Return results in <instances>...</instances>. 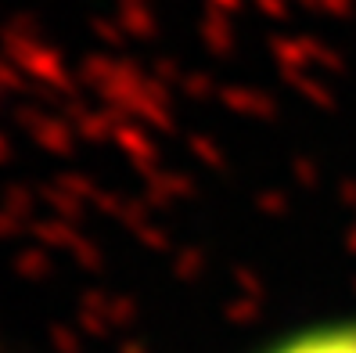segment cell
Returning <instances> with one entry per match:
<instances>
[{
    "label": "cell",
    "instance_id": "obj_1",
    "mask_svg": "<svg viewBox=\"0 0 356 353\" xmlns=\"http://www.w3.org/2000/svg\"><path fill=\"white\" fill-rule=\"evenodd\" d=\"M274 353H356V324L306 331V336L277 346Z\"/></svg>",
    "mask_w": 356,
    "mask_h": 353
}]
</instances>
